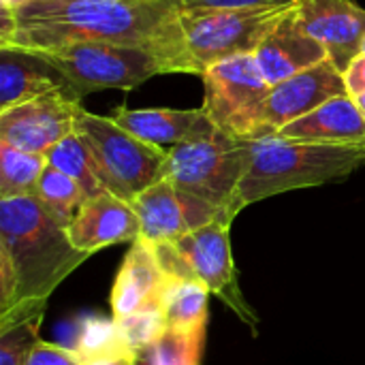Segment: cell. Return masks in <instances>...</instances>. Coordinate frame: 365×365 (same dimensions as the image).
<instances>
[{
    "instance_id": "1",
    "label": "cell",
    "mask_w": 365,
    "mask_h": 365,
    "mask_svg": "<svg viewBox=\"0 0 365 365\" xmlns=\"http://www.w3.org/2000/svg\"><path fill=\"white\" fill-rule=\"evenodd\" d=\"M182 0H45L2 9L0 47L49 51L83 41L186 43Z\"/></svg>"
},
{
    "instance_id": "2",
    "label": "cell",
    "mask_w": 365,
    "mask_h": 365,
    "mask_svg": "<svg viewBox=\"0 0 365 365\" xmlns=\"http://www.w3.org/2000/svg\"><path fill=\"white\" fill-rule=\"evenodd\" d=\"M90 257L34 195L0 199V331L45 312L53 291Z\"/></svg>"
},
{
    "instance_id": "3",
    "label": "cell",
    "mask_w": 365,
    "mask_h": 365,
    "mask_svg": "<svg viewBox=\"0 0 365 365\" xmlns=\"http://www.w3.org/2000/svg\"><path fill=\"white\" fill-rule=\"evenodd\" d=\"M365 165V143L304 141L280 135L252 139V165L240 186V210L263 199L342 182Z\"/></svg>"
},
{
    "instance_id": "4",
    "label": "cell",
    "mask_w": 365,
    "mask_h": 365,
    "mask_svg": "<svg viewBox=\"0 0 365 365\" xmlns=\"http://www.w3.org/2000/svg\"><path fill=\"white\" fill-rule=\"evenodd\" d=\"M41 53L83 98L101 90H133L156 75L195 73L186 43H111L83 41Z\"/></svg>"
},
{
    "instance_id": "5",
    "label": "cell",
    "mask_w": 365,
    "mask_h": 365,
    "mask_svg": "<svg viewBox=\"0 0 365 365\" xmlns=\"http://www.w3.org/2000/svg\"><path fill=\"white\" fill-rule=\"evenodd\" d=\"M252 165V139L216 130L167 148L165 178L231 220L240 210V186Z\"/></svg>"
},
{
    "instance_id": "6",
    "label": "cell",
    "mask_w": 365,
    "mask_h": 365,
    "mask_svg": "<svg viewBox=\"0 0 365 365\" xmlns=\"http://www.w3.org/2000/svg\"><path fill=\"white\" fill-rule=\"evenodd\" d=\"M229 231L231 222L227 220H214L199 227L180 240L165 244L160 261L169 276L203 282L210 293L252 331V336H259L261 319L240 287V272L233 261Z\"/></svg>"
},
{
    "instance_id": "7",
    "label": "cell",
    "mask_w": 365,
    "mask_h": 365,
    "mask_svg": "<svg viewBox=\"0 0 365 365\" xmlns=\"http://www.w3.org/2000/svg\"><path fill=\"white\" fill-rule=\"evenodd\" d=\"M297 0L233 6V9H182V30L195 73L237 56L257 51L269 30L295 6Z\"/></svg>"
},
{
    "instance_id": "8",
    "label": "cell",
    "mask_w": 365,
    "mask_h": 365,
    "mask_svg": "<svg viewBox=\"0 0 365 365\" xmlns=\"http://www.w3.org/2000/svg\"><path fill=\"white\" fill-rule=\"evenodd\" d=\"M75 130L88 143L105 190L120 199L133 201L148 186L165 178L167 150L124 130L111 115L81 109Z\"/></svg>"
},
{
    "instance_id": "9",
    "label": "cell",
    "mask_w": 365,
    "mask_h": 365,
    "mask_svg": "<svg viewBox=\"0 0 365 365\" xmlns=\"http://www.w3.org/2000/svg\"><path fill=\"white\" fill-rule=\"evenodd\" d=\"M203 109L218 130L255 139L263 103L272 90L255 51L225 58L201 73Z\"/></svg>"
},
{
    "instance_id": "10",
    "label": "cell",
    "mask_w": 365,
    "mask_h": 365,
    "mask_svg": "<svg viewBox=\"0 0 365 365\" xmlns=\"http://www.w3.org/2000/svg\"><path fill=\"white\" fill-rule=\"evenodd\" d=\"M79 101L71 90H53L0 111V141L47 154L58 141L75 133L77 115L83 109Z\"/></svg>"
},
{
    "instance_id": "11",
    "label": "cell",
    "mask_w": 365,
    "mask_h": 365,
    "mask_svg": "<svg viewBox=\"0 0 365 365\" xmlns=\"http://www.w3.org/2000/svg\"><path fill=\"white\" fill-rule=\"evenodd\" d=\"M133 207L141 222L143 240L152 244L175 242L182 235L205 227L214 220L233 222L225 212L205 203L203 199L180 190L171 180L163 178L148 186L133 201Z\"/></svg>"
},
{
    "instance_id": "12",
    "label": "cell",
    "mask_w": 365,
    "mask_h": 365,
    "mask_svg": "<svg viewBox=\"0 0 365 365\" xmlns=\"http://www.w3.org/2000/svg\"><path fill=\"white\" fill-rule=\"evenodd\" d=\"M349 94L342 71L327 58L272 86L259 118L255 139L276 135L282 126L304 118L334 96Z\"/></svg>"
},
{
    "instance_id": "13",
    "label": "cell",
    "mask_w": 365,
    "mask_h": 365,
    "mask_svg": "<svg viewBox=\"0 0 365 365\" xmlns=\"http://www.w3.org/2000/svg\"><path fill=\"white\" fill-rule=\"evenodd\" d=\"M295 17L342 73L361 53L365 9L353 0H297Z\"/></svg>"
},
{
    "instance_id": "14",
    "label": "cell",
    "mask_w": 365,
    "mask_h": 365,
    "mask_svg": "<svg viewBox=\"0 0 365 365\" xmlns=\"http://www.w3.org/2000/svg\"><path fill=\"white\" fill-rule=\"evenodd\" d=\"M141 235V222L130 201L103 190L88 197L68 225L75 248L94 255L115 244H133Z\"/></svg>"
},
{
    "instance_id": "15",
    "label": "cell",
    "mask_w": 365,
    "mask_h": 365,
    "mask_svg": "<svg viewBox=\"0 0 365 365\" xmlns=\"http://www.w3.org/2000/svg\"><path fill=\"white\" fill-rule=\"evenodd\" d=\"M169 276L165 274L156 246L137 237L126 250L111 287V317L122 321L141 308L160 304Z\"/></svg>"
},
{
    "instance_id": "16",
    "label": "cell",
    "mask_w": 365,
    "mask_h": 365,
    "mask_svg": "<svg viewBox=\"0 0 365 365\" xmlns=\"http://www.w3.org/2000/svg\"><path fill=\"white\" fill-rule=\"evenodd\" d=\"M255 56L269 86H276L329 58L325 47L299 24L295 6L269 30Z\"/></svg>"
},
{
    "instance_id": "17",
    "label": "cell",
    "mask_w": 365,
    "mask_h": 365,
    "mask_svg": "<svg viewBox=\"0 0 365 365\" xmlns=\"http://www.w3.org/2000/svg\"><path fill=\"white\" fill-rule=\"evenodd\" d=\"M115 124L135 137L160 145L173 148L178 143L207 137L216 133V124L210 120L203 107L199 109H126L115 107L111 111Z\"/></svg>"
},
{
    "instance_id": "18",
    "label": "cell",
    "mask_w": 365,
    "mask_h": 365,
    "mask_svg": "<svg viewBox=\"0 0 365 365\" xmlns=\"http://www.w3.org/2000/svg\"><path fill=\"white\" fill-rule=\"evenodd\" d=\"M53 90H68V83L41 53L0 47V111Z\"/></svg>"
},
{
    "instance_id": "19",
    "label": "cell",
    "mask_w": 365,
    "mask_h": 365,
    "mask_svg": "<svg viewBox=\"0 0 365 365\" xmlns=\"http://www.w3.org/2000/svg\"><path fill=\"white\" fill-rule=\"evenodd\" d=\"M276 135L304 141L365 143V113L353 96L340 94L304 118L282 126Z\"/></svg>"
},
{
    "instance_id": "20",
    "label": "cell",
    "mask_w": 365,
    "mask_h": 365,
    "mask_svg": "<svg viewBox=\"0 0 365 365\" xmlns=\"http://www.w3.org/2000/svg\"><path fill=\"white\" fill-rule=\"evenodd\" d=\"M210 295H212L210 289L199 280L169 276L160 297L169 327H178V329L207 327Z\"/></svg>"
},
{
    "instance_id": "21",
    "label": "cell",
    "mask_w": 365,
    "mask_h": 365,
    "mask_svg": "<svg viewBox=\"0 0 365 365\" xmlns=\"http://www.w3.org/2000/svg\"><path fill=\"white\" fill-rule=\"evenodd\" d=\"M47 165V154L26 152L0 141V199L34 195Z\"/></svg>"
},
{
    "instance_id": "22",
    "label": "cell",
    "mask_w": 365,
    "mask_h": 365,
    "mask_svg": "<svg viewBox=\"0 0 365 365\" xmlns=\"http://www.w3.org/2000/svg\"><path fill=\"white\" fill-rule=\"evenodd\" d=\"M71 349L79 355L81 364L135 355L128 349V342L120 329V323L113 317L111 319H105V317L83 319L77 329L75 344Z\"/></svg>"
},
{
    "instance_id": "23",
    "label": "cell",
    "mask_w": 365,
    "mask_h": 365,
    "mask_svg": "<svg viewBox=\"0 0 365 365\" xmlns=\"http://www.w3.org/2000/svg\"><path fill=\"white\" fill-rule=\"evenodd\" d=\"M47 160L51 167L71 175L86 190L88 197H94L105 190L96 160H94L88 143L83 141V137L77 130L71 133L68 137H64L62 141H58L47 152Z\"/></svg>"
},
{
    "instance_id": "24",
    "label": "cell",
    "mask_w": 365,
    "mask_h": 365,
    "mask_svg": "<svg viewBox=\"0 0 365 365\" xmlns=\"http://www.w3.org/2000/svg\"><path fill=\"white\" fill-rule=\"evenodd\" d=\"M34 197L66 229L73 222V218L77 216L83 201L88 199L86 190L71 175L62 173L60 169H56L51 165H47V169L43 171V175L36 184Z\"/></svg>"
},
{
    "instance_id": "25",
    "label": "cell",
    "mask_w": 365,
    "mask_h": 365,
    "mask_svg": "<svg viewBox=\"0 0 365 365\" xmlns=\"http://www.w3.org/2000/svg\"><path fill=\"white\" fill-rule=\"evenodd\" d=\"M207 327L178 329L169 327L165 336L143 355L148 365H201Z\"/></svg>"
},
{
    "instance_id": "26",
    "label": "cell",
    "mask_w": 365,
    "mask_h": 365,
    "mask_svg": "<svg viewBox=\"0 0 365 365\" xmlns=\"http://www.w3.org/2000/svg\"><path fill=\"white\" fill-rule=\"evenodd\" d=\"M118 323L128 342V349L139 357H143L169 329V321L163 304H152L148 308H141Z\"/></svg>"
},
{
    "instance_id": "27",
    "label": "cell",
    "mask_w": 365,
    "mask_h": 365,
    "mask_svg": "<svg viewBox=\"0 0 365 365\" xmlns=\"http://www.w3.org/2000/svg\"><path fill=\"white\" fill-rule=\"evenodd\" d=\"M43 314L38 312L0 331V365H26L30 351L41 340Z\"/></svg>"
},
{
    "instance_id": "28",
    "label": "cell",
    "mask_w": 365,
    "mask_h": 365,
    "mask_svg": "<svg viewBox=\"0 0 365 365\" xmlns=\"http://www.w3.org/2000/svg\"><path fill=\"white\" fill-rule=\"evenodd\" d=\"M26 365H83L73 349H66L56 342L38 340L30 351Z\"/></svg>"
},
{
    "instance_id": "29",
    "label": "cell",
    "mask_w": 365,
    "mask_h": 365,
    "mask_svg": "<svg viewBox=\"0 0 365 365\" xmlns=\"http://www.w3.org/2000/svg\"><path fill=\"white\" fill-rule=\"evenodd\" d=\"M344 75V83H346V92L349 96H359L365 92V53L355 56V60L349 64V68L342 73Z\"/></svg>"
},
{
    "instance_id": "30",
    "label": "cell",
    "mask_w": 365,
    "mask_h": 365,
    "mask_svg": "<svg viewBox=\"0 0 365 365\" xmlns=\"http://www.w3.org/2000/svg\"><path fill=\"white\" fill-rule=\"evenodd\" d=\"M284 0H182V9H233V6H255Z\"/></svg>"
},
{
    "instance_id": "31",
    "label": "cell",
    "mask_w": 365,
    "mask_h": 365,
    "mask_svg": "<svg viewBox=\"0 0 365 365\" xmlns=\"http://www.w3.org/2000/svg\"><path fill=\"white\" fill-rule=\"evenodd\" d=\"M141 357L139 355H124V357H115V359H101V361H90L83 365H139Z\"/></svg>"
},
{
    "instance_id": "32",
    "label": "cell",
    "mask_w": 365,
    "mask_h": 365,
    "mask_svg": "<svg viewBox=\"0 0 365 365\" xmlns=\"http://www.w3.org/2000/svg\"><path fill=\"white\" fill-rule=\"evenodd\" d=\"M34 2H45V0H0V6L4 11H15V9L28 6V4H34Z\"/></svg>"
},
{
    "instance_id": "33",
    "label": "cell",
    "mask_w": 365,
    "mask_h": 365,
    "mask_svg": "<svg viewBox=\"0 0 365 365\" xmlns=\"http://www.w3.org/2000/svg\"><path fill=\"white\" fill-rule=\"evenodd\" d=\"M353 98L357 101V105L361 107V111L365 113V92H364V94H359V96H353Z\"/></svg>"
},
{
    "instance_id": "34",
    "label": "cell",
    "mask_w": 365,
    "mask_h": 365,
    "mask_svg": "<svg viewBox=\"0 0 365 365\" xmlns=\"http://www.w3.org/2000/svg\"><path fill=\"white\" fill-rule=\"evenodd\" d=\"M361 53H365V38H364V43H361Z\"/></svg>"
}]
</instances>
